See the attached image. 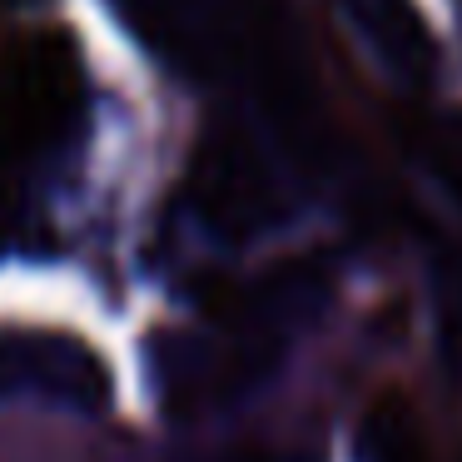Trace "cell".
Returning <instances> with one entry per match:
<instances>
[{
    "label": "cell",
    "mask_w": 462,
    "mask_h": 462,
    "mask_svg": "<svg viewBox=\"0 0 462 462\" xmlns=\"http://www.w3.org/2000/svg\"><path fill=\"white\" fill-rule=\"evenodd\" d=\"M120 25L174 75L229 90L239 110L269 120L323 160L319 90L293 0H110Z\"/></svg>",
    "instance_id": "cell-1"
},
{
    "label": "cell",
    "mask_w": 462,
    "mask_h": 462,
    "mask_svg": "<svg viewBox=\"0 0 462 462\" xmlns=\"http://www.w3.org/2000/svg\"><path fill=\"white\" fill-rule=\"evenodd\" d=\"M328 299V273L319 263H279L263 279L219 299L194 328H170L150 343V368L164 408L174 418L219 412L273 378L303 333V323Z\"/></svg>",
    "instance_id": "cell-2"
},
{
    "label": "cell",
    "mask_w": 462,
    "mask_h": 462,
    "mask_svg": "<svg viewBox=\"0 0 462 462\" xmlns=\"http://www.w3.org/2000/svg\"><path fill=\"white\" fill-rule=\"evenodd\" d=\"M313 164L319 160L303 144L234 105V115L209 125L194 144L184 170V209L214 244L244 249L293 219V194Z\"/></svg>",
    "instance_id": "cell-3"
},
{
    "label": "cell",
    "mask_w": 462,
    "mask_h": 462,
    "mask_svg": "<svg viewBox=\"0 0 462 462\" xmlns=\"http://www.w3.org/2000/svg\"><path fill=\"white\" fill-rule=\"evenodd\" d=\"M85 120V65L70 35L31 31L0 51V170L55 160Z\"/></svg>",
    "instance_id": "cell-4"
},
{
    "label": "cell",
    "mask_w": 462,
    "mask_h": 462,
    "mask_svg": "<svg viewBox=\"0 0 462 462\" xmlns=\"http://www.w3.org/2000/svg\"><path fill=\"white\" fill-rule=\"evenodd\" d=\"M0 402H51L100 412L110 402V363L65 328H0Z\"/></svg>",
    "instance_id": "cell-5"
},
{
    "label": "cell",
    "mask_w": 462,
    "mask_h": 462,
    "mask_svg": "<svg viewBox=\"0 0 462 462\" xmlns=\"http://www.w3.org/2000/svg\"><path fill=\"white\" fill-rule=\"evenodd\" d=\"M353 31L368 41V51L402 80H418L432 65V41L422 31L412 0H338Z\"/></svg>",
    "instance_id": "cell-6"
},
{
    "label": "cell",
    "mask_w": 462,
    "mask_h": 462,
    "mask_svg": "<svg viewBox=\"0 0 462 462\" xmlns=\"http://www.w3.org/2000/svg\"><path fill=\"white\" fill-rule=\"evenodd\" d=\"M418 160L428 180L448 194V204L462 214V110H432L418 120Z\"/></svg>",
    "instance_id": "cell-7"
},
{
    "label": "cell",
    "mask_w": 462,
    "mask_h": 462,
    "mask_svg": "<svg viewBox=\"0 0 462 462\" xmlns=\"http://www.w3.org/2000/svg\"><path fill=\"white\" fill-rule=\"evenodd\" d=\"M418 428L398 408H378L363 432V457L368 462H418Z\"/></svg>",
    "instance_id": "cell-8"
},
{
    "label": "cell",
    "mask_w": 462,
    "mask_h": 462,
    "mask_svg": "<svg viewBox=\"0 0 462 462\" xmlns=\"http://www.w3.org/2000/svg\"><path fill=\"white\" fill-rule=\"evenodd\" d=\"M0 5H5V0H0Z\"/></svg>",
    "instance_id": "cell-9"
}]
</instances>
